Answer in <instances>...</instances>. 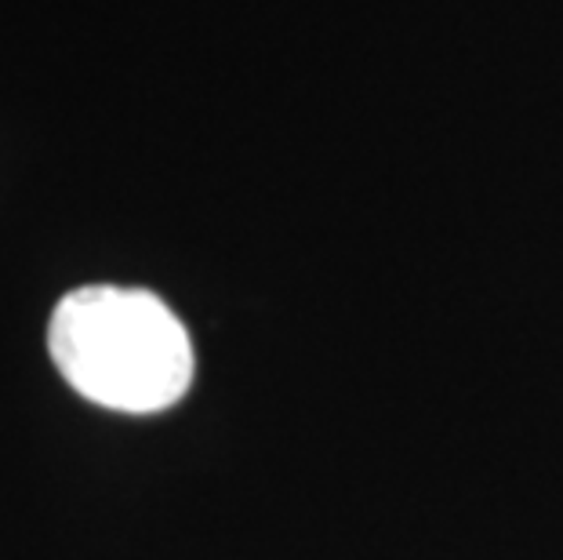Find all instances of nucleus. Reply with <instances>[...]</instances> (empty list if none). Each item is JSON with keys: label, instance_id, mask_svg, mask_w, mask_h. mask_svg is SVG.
Listing matches in <instances>:
<instances>
[{"label": "nucleus", "instance_id": "obj_1", "mask_svg": "<svg viewBox=\"0 0 563 560\" xmlns=\"http://www.w3.org/2000/svg\"><path fill=\"white\" fill-rule=\"evenodd\" d=\"M47 353L80 397L128 415L172 408L194 383L189 331L146 288L88 284L63 295L47 320Z\"/></svg>", "mask_w": 563, "mask_h": 560}]
</instances>
